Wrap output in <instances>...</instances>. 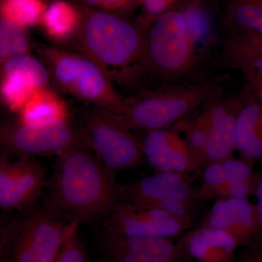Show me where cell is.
<instances>
[{
    "mask_svg": "<svg viewBox=\"0 0 262 262\" xmlns=\"http://www.w3.org/2000/svg\"><path fill=\"white\" fill-rule=\"evenodd\" d=\"M120 203L115 176L84 143L56 156L50 183L52 211L67 222L103 221Z\"/></svg>",
    "mask_w": 262,
    "mask_h": 262,
    "instance_id": "obj_1",
    "label": "cell"
},
{
    "mask_svg": "<svg viewBox=\"0 0 262 262\" xmlns=\"http://www.w3.org/2000/svg\"><path fill=\"white\" fill-rule=\"evenodd\" d=\"M78 5L81 13L77 44L125 91L140 85L148 71L146 29L137 20Z\"/></svg>",
    "mask_w": 262,
    "mask_h": 262,
    "instance_id": "obj_2",
    "label": "cell"
},
{
    "mask_svg": "<svg viewBox=\"0 0 262 262\" xmlns=\"http://www.w3.org/2000/svg\"><path fill=\"white\" fill-rule=\"evenodd\" d=\"M225 77H216L194 83L141 90L127 97L122 113L115 115L131 130L168 128L225 92Z\"/></svg>",
    "mask_w": 262,
    "mask_h": 262,
    "instance_id": "obj_3",
    "label": "cell"
},
{
    "mask_svg": "<svg viewBox=\"0 0 262 262\" xmlns=\"http://www.w3.org/2000/svg\"><path fill=\"white\" fill-rule=\"evenodd\" d=\"M39 54L51 81L62 91L89 106L117 115L122 113L127 96L120 93L104 70L85 53L42 46Z\"/></svg>",
    "mask_w": 262,
    "mask_h": 262,
    "instance_id": "obj_4",
    "label": "cell"
},
{
    "mask_svg": "<svg viewBox=\"0 0 262 262\" xmlns=\"http://www.w3.org/2000/svg\"><path fill=\"white\" fill-rule=\"evenodd\" d=\"M75 122L85 145L115 177L144 164L139 136L115 114L88 105L78 110Z\"/></svg>",
    "mask_w": 262,
    "mask_h": 262,
    "instance_id": "obj_5",
    "label": "cell"
},
{
    "mask_svg": "<svg viewBox=\"0 0 262 262\" xmlns=\"http://www.w3.org/2000/svg\"><path fill=\"white\" fill-rule=\"evenodd\" d=\"M146 54L149 72L164 80L196 70L185 19L178 8L159 15L146 29Z\"/></svg>",
    "mask_w": 262,
    "mask_h": 262,
    "instance_id": "obj_6",
    "label": "cell"
},
{
    "mask_svg": "<svg viewBox=\"0 0 262 262\" xmlns=\"http://www.w3.org/2000/svg\"><path fill=\"white\" fill-rule=\"evenodd\" d=\"M77 225L66 222L49 207L32 210L22 220H15L8 262H54Z\"/></svg>",
    "mask_w": 262,
    "mask_h": 262,
    "instance_id": "obj_7",
    "label": "cell"
},
{
    "mask_svg": "<svg viewBox=\"0 0 262 262\" xmlns=\"http://www.w3.org/2000/svg\"><path fill=\"white\" fill-rule=\"evenodd\" d=\"M84 143L78 127L72 120L32 126L15 120L0 122V151L9 158L59 155L76 144Z\"/></svg>",
    "mask_w": 262,
    "mask_h": 262,
    "instance_id": "obj_8",
    "label": "cell"
},
{
    "mask_svg": "<svg viewBox=\"0 0 262 262\" xmlns=\"http://www.w3.org/2000/svg\"><path fill=\"white\" fill-rule=\"evenodd\" d=\"M193 221L177 219L151 207L119 203L103 221V232L138 237L171 238L187 230Z\"/></svg>",
    "mask_w": 262,
    "mask_h": 262,
    "instance_id": "obj_9",
    "label": "cell"
},
{
    "mask_svg": "<svg viewBox=\"0 0 262 262\" xmlns=\"http://www.w3.org/2000/svg\"><path fill=\"white\" fill-rule=\"evenodd\" d=\"M45 182V169L34 157L5 160L0 164V208L27 209L40 195Z\"/></svg>",
    "mask_w": 262,
    "mask_h": 262,
    "instance_id": "obj_10",
    "label": "cell"
},
{
    "mask_svg": "<svg viewBox=\"0 0 262 262\" xmlns=\"http://www.w3.org/2000/svg\"><path fill=\"white\" fill-rule=\"evenodd\" d=\"M192 180L189 173H158L126 184H118L120 203L152 207L166 200H205L200 189L192 187Z\"/></svg>",
    "mask_w": 262,
    "mask_h": 262,
    "instance_id": "obj_11",
    "label": "cell"
},
{
    "mask_svg": "<svg viewBox=\"0 0 262 262\" xmlns=\"http://www.w3.org/2000/svg\"><path fill=\"white\" fill-rule=\"evenodd\" d=\"M141 133L138 136L144 162L157 173H189L199 168L179 131L168 127Z\"/></svg>",
    "mask_w": 262,
    "mask_h": 262,
    "instance_id": "obj_12",
    "label": "cell"
},
{
    "mask_svg": "<svg viewBox=\"0 0 262 262\" xmlns=\"http://www.w3.org/2000/svg\"><path fill=\"white\" fill-rule=\"evenodd\" d=\"M220 60L225 68L242 72L243 85L262 103V34L247 32L224 36Z\"/></svg>",
    "mask_w": 262,
    "mask_h": 262,
    "instance_id": "obj_13",
    "label": "cell"
},
{
    "mask_svg": "<svg viewBox=\"0 0 262 262\" xmlns=\"http://www.w3.org/2000/svg\"><path fill=\"white\" fill-rule=\"evenodd\" d=\"M100 250L108 262H177L179 249L170 238L127 237L103 232Z\"/></svg>",
    "mask_w": 262,
    "mask_h": 262,
    "instance_id": "obj_14",
    "label": "cell"
},
{
    "mask_svg": "<svg viewBox=\"0 0 262 262\" xmlns=\"http://www.w3.org/2000/svg\"><path fill=\"white\" fill-rule=\"evenodd\" d=\"M176 8L185 19L198 70L211 59L219 40L218 0H183Z\"/></svg>",
    "mask_w": 262,
    "mask_h": 262,
    "instance_id": "obj_15",
    "label": "cell"
},
{
    "mask_svg": "<svg viewBox=\"0 0 262 262\" xmlns=\"http://www.w3.org/2000/svg\"><path fill=\"white\" fill-rule=\"evenodd\" d=\"M200 227L225 230L234 236L239 245L249 244L261 234L262 220L256 205L246 199L216 200Z\"/></svg>",
    "mask_w": 262,
    "mask_h": 262,
    "instance_id": "obj_16",
    "label": "cell"
},
{
    "mask_svg": "<svg viewBox=\"0 0 262 262\" xmlns=\"http://www.w3.org/2000/svg\"><path fill=\"white\" fill-rule=\"evenodd\" d=\"M243 106L239 95L213 98V121L202 156L201 167L232 157L235 149L234 125Z\"/></svg>",
    "mask_w": 262,
    "mask_h": 262,
    "instance_id": "obj_17",
    "label": "cell"
},
{
    "mask_svg": "<svg viewBox=\"0 0 262 262\" xmlns=\"http://www.w3.org/2000/svg\"><path fill=\"white\" fill-rule=\"evenodd\" d=\"M239 96L243 106L234 125L235 149L242 159L253 163L262 157V103L244 85Z\"/></svg>",
    "mask_w": 262,
    "mask_h": 262,
    "instance_id": "obj_18",
    "label": "cell"
},
{
    "mask_svg": "<svg viewBox=\"0 0 262 262\" xmlns=\"http://www.w3.org/2000/svg\"><path fill=\"white\" fill-rule=\"evenodd\" d=\"M238 246L232 234L207 227H198L185 239L189 256L199 262H231Z\"/></svg>",
    "mask_w": 262,
    "mask_h": 262,
    "instance_id": "obj_19",
    "label": "cell"
},
{
    "mask_svg": "<svg viewBox=\"0 0 262 262\" xmlns=\"http://www.w3.org/2000/svg\"><path fill=\"white\" fill-rule=\"evenodd\" d=\"M219 24L223 36L262 34V0H218Z\"/></svg>",
    "mask_w": 262,
    "mask_h": 262,
    "instance_id": "obj_20",
    "label": "cell"
},
{
    "mask_svg": "<svg viewBox=\"0 0 262 262\" xmlns=\"http://www.w3.org/2000/svg\"><path fill=\"white\" fill-rule=\"evenodd\" d=\"M17 115L19 121L32 126H46L71 120L67 103L51 88L37 90Z\"/></svg>",
    "mask_w": 262,
    "mask_h": 262,
    "instance_id": "obj_21",
    "label": "cell"
},
{
    "mask_svg": "<svg viewBox=\"0 0 262 262\" xmlns=\"http://www.w3.org/2000/svg\"><path fill=\"white\" fill-rule=\"evenodd\" d=\"M39 26L53 42H77L81 26L80 8L69 0H56L46 6Z\"/></svg>",
    "mask_w": 262,
    "mask_h": 262,
    "instance_id": "obj_22",
    "label": "cell"
},
{
    "mask_svg": "<svg viewBox=\"0 0 262 262\" xmlns=\"http://www.w3.org/2000/svg\"><path fill=\"white\" fill-rule=\"evenodd\" d=\"M0 79H10L34 89L50 88L51 81L47 67L31 53L18 55L2 62Z\"/></svg>",
    "mask_w": 262,
    "mask_h": 262,
    "instance_id": "obj_23",
    "label": "cell"
},
{
    "mask_svg": "<svg viewBox=\"0 0 262 262\" xmlns=\"http://www.w3.org/2000/svg\"><path fill=\"white\" fill-rule=\"evenodd\" d=\"M46 6L43 0H0V15L27 29L39 25Z\"/></svg>",
    "mask_w": 262,
    "mask_h": 262,
    "instance_id": "obj_24",
    "label": "cell"
},
{
    "mask_svg": "<svg viewBox=\"0 0 262 262\" xmlns=\"http://www.w3.org/2000/svg\"><path fill=\"white\" fill-rule=\"evenodd\" d=\"M32 47L27 29L0 15V63L12 57L30 53Z\"/></svg>",
    "mask_w": 262,
    "mask_h": 262,
    "instance_id": "obj_25",
    "label": "cell"
},
{
    "mask_svg": "<svg viewBox=\"0 0 262 262\" xmlns=\"http://www.w3.org/2000/svg\"><path fill=\"white\" fill-rule=\"evenodd\" d=\"M37 90L10 79H0V101L17 114Z\"/></svg>",
    "mask_w": 262,
    "mask_h": 262,
    "instance_id": "obj_26",
    "label": "cell"
},
{
    "mask_svg": "<svg viewBox=\"0 0 262 262\" xmlns=\"http://www.w3.org/2000/svg\"><path fill=\"white\" fill-rule=\"evenodd\" d=\"M261 178L260 174H257L255 178L250 180L234 181L226 180L211 190L205 193V199H246L250 194L254 192L255 187L258 181Z\"/></svg>",
    "mask_w": 262,
    "mask_h": 262,
    "instance_id": "obj_27",
    "label": "cell"
},
{
    "mask_svg": "<svg viewBox=\"0 0 262 262\" xmlns=\"http://www.w3.org/2000/svg\"><path fill=\"white\" fill-rule=\"evenodd\" d=\"M75 4L101 10L123 18H132L143 0H69Z\"/></svg>",
    "mask_w": 262,
    "mask_h": 262,
    "instance_id": "obj_28",
    "label": "cell"
},
{
    "mask_svg": "<svg viewBox=\"0 0 262 262\" xmlns=\"http://www.w3.org/2000/svg\"><path fill=\"white\" fill-rule=\"evenodd\" d=\"M79 226L72 229L54 262H91L87 248L79 234Z\"/></svg>",
    "mask_w": 262,
    "mask_h": 262,
    "instance_id": "obj_29",
    "label": "cell"
},
{
    "mask_svg": "<svg viewBox=\"0 0 262 262\" xmlns=\"http://www.w3.org/2000/svg\"><path fill=\"white\" fill-rule=\"evenodd\" d=\"M183 0H143L140 14L136 20L147 29L151 22L159 15L173 9Z\"/></svg>",
    "mask_w": 262,
    "mask_h": 262,
    "instance_id": "obj_30",
    "label": "cell"
},
{
    "mask_svg": "<svg viewBox=\"0 0 262 262\" xmlns=\"http://www.w3.org/2000/svg\"><path fill=\"white\" fill-rule=\"evenodd\" d=\"M227 177V180L245 181L255 178L258 173L253 170V163L247 160L227 158L221 160Z\"/></svg>",
    "mask_w": 262,
    "mask_h": 262,
    "instance_id": "obj_31",
    "label": "cell"
},
{
    "mask_svg": "<svg viewBox=\"0 0 262 262\" xmlns=\"http://www.w3.org/2000/svg\"><path fill=\"white\" fill-rule=\"evenodd\" d=\"M15 220L6 222L0 215V262H8V251Z\"/></svg>",
    "mask_w": 262,
    "mask_h": 262,
    "instance_id": "obj_32",
    "label": "cell"
},
{
    "mask_svg": "<svg viewBox=\"0 0 262 262\" xmlns=\"http://www.w3.org/2000/svg\"><path fill=\"white\" fill-rule=\"evenodd\" d=\"M234 262H262L261 241L257 239L252 242L248 249Z\"/></svg>",
    "mask_w": 262,
    "mask_h": 262,
    "instance_id": "obj_33",
    "label": "cell"
},
{
    "mask_svg": "<svg viewBox=\"0 0 262 262\" xmlns=\"http://www.w3.org/2000/svg\"><path fill=\"white\" fill-rule=\"evenodd\" d=\"M253 194L256 196L257 204L256 205V209H257L258 216L262 220V179L261 178L258 181L255 187Z\"/></svg>",
    "mask_w": 262,
    "mask_h": 262,
    "instance_id": "obj_34",
    "label": "cell"
},
{
    "mask_svg": "<svg viewBox=\"0 0 262 262\" xmlns=\"http://www.w3.org/2000/svg\"><path fill=\"white\" fill-rule=\"evenodd\" d=\"M9 159V158H8L7 155H5L4 153L2 152V151H0V164L3 163V162H4L5 160Z\"/></svg>",
    "mask_w": 262,
    "mask_h": 262,
    "instance_id": "obj_35",
    "label": "cell"
}]
</instances>
